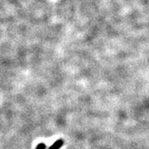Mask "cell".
<instances>
[{"mask_svg":"<svg viewBox=\"0 0 149 149\" xmlns=\"http://www.w3.org/2000/svg\"><path fill=\"white\" fill-rule=\"evenodd\" d=\"M62 145H63V141L60 139L58 141H56L49 149H60L62 147Z\"/></svg>","mask_w":149,"mask_h":149,"instance_id":"obj_1","label":"cell"}]
</instances>
